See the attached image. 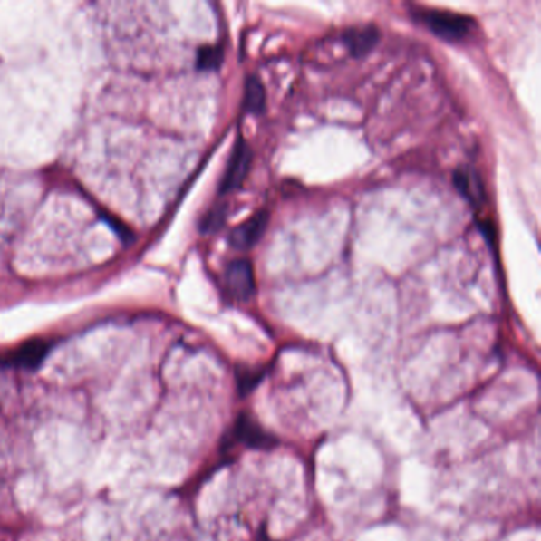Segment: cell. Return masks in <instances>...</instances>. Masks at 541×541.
<instances>
[{
    "instance_id": "6da1fadb",
    "label": "cell",
    "mask_w": 541,
    "mask_h": 541,
    "mask_svg": "<svg viewBox=\"0 0 541 541\" xmlns=\"http://www.w3.org/2000/svg\"><path fill=\"white\" fill-rule=\"evenodd\" d=\"M420 18L439 39L454 43L467 39L475 27V21L469 16L451 12L427 10L420 14Z\"/></svg>"
},
{
    "instance_id": "7a4b0ae2",
    "label": "cell",
    "mask_w": 541,
    "mask_h": 541,
    "mask_svg": "<svg viewBox=\"0 0 541 541\" xmlns=\"http://www.w3.org/2000/svg\"><path fill=\"white\" fill-rule=\"evenodd\" d=\"M253 164V151L243 137H238L230 154L227 169L221 179L219 194H229L242 188Z\"/></svg>"
},
{
    "instance_id": "3957f363",
    "label": "cell",
    "mask_w": 541,
    "mask_h": 541,
    "mask_svg": "<svg viewBox=\"0 0 541 541\" xmlns=\"http://www.w3.org/2000/svg\"><path fill=\"white\" fill-rule=\"evenodd\" d=\"M224 285L234 299L246 302L256 293L255 267L248 259L230 262L224 272Z\"/></svg>"
},
{
    "instance_id": "277c9868",
    "label": "cell",
    "mask_w": 541,
    "mask_h": 541,
    "mask_svg": "<svg viewBox=\"0 0 541 541\" xmlns=\"http://www.w3.org/2000/svg\"><path fill=\"white\" fill-rule=\"evenodd\" d=\"M232 443H243L249 448L257 449H270L276 446V437L268 433L264 427L257 424V420L249 413H242L237 418L232 433Z\"/></svg>"
},
{
    "instance_id": "5b68a950",
    "label": "cell",
    "mask_w": 541,
    "mask_h": 541,
    "mask_svg": "<svg viewBox=\"0 0 541 541\" xmlns=\"http://www.w3.org/2000/svg\"><path fill=\"white\" fill-rule=\"evenodd\" d=\"M50 353V343L45 340H29L21 344L16 350L0 356L2 367H14V369L34 370L42 365Z\"/></svg>"
},
{
    "instance_id": "8992f818",
    "label": "cell",
    "mask_w": 541,
    "mask_h": 541,
    "mask_svg": "<svg viewBox=\"0 0 541 541\" xmlns=\"http://www.w3.org/2000/svg\"><path fill=\"white\" fill-rule=\"evenodd\" d=\"M268 215L267 210H261L256 213L255 217H249L245 223L237 226L236 229L230 232L229 243L232 248L237 251H248L257 245L262 236L267 229Z\"/></svg>"
},
{
    "instance_id": "52a82bcc",
    "label": "cell",
    "mask_w": 541,
    "mask_h": 541,
    "mask_svg": "<svg viewBox=\"0 0 541 541\" xmlns=\"http://www.w3.org/2000/svg\"><path fill=\"white\" fill-rule=\"evenodd\" d=\"M344 46L351 56L363 58L375 48L380 40V31L375 26L350 27L342 35Z\"/></svg>"
},
{
    "instance_id": "ba28073f",
    "label": "cell",
    "mask_w": 541,
    "mask_h": 541,
    "mask_svg": "<svg viewBox=\"0 0 541 541\" xmlns=\"http://www.w3.org/2000/svg\"><path fill=\"white\" fill-rule=\"evenodd\" d=\"M454 186L458 191L473 205L481 204L484 200V188L481 179L475 170L460 167L454 172Z\"/></svg>"
},
{
    "instance_id": "9c48e42d",
    "label": "cell",
    "mask_w": 541,
    "mask_h": 541,
    "mask_svg": "<svg viewBox=\"0 0 541 541\" xmlns=\"http://www.w3.org/2000/svg\"><path fill=\"white\" fill-rule=\"evenodd\" d=\"M245 110L251 115L259 116L266 111V90L259 78L248 75L245 80Z\"/></svg>"
},
{
    "instance_id": "30bf717a",
    "label": "cell",
    "mask_w": 541,
    "mask_h": 541,
    "mask_svg": "<svg viewBox=\"0 0 541 541\" xmlns=\"http://www.w3.org/2000/svg\"><path fill=\"white\" fill-rule=\"evenodd\" d=\"M221 46H202L198 52V67L200 71H217L223 64Z\"/></svg>"
},
{
    "instance_id": "8fae6325",
    "label": "cell",
    "mask_w": 541,
    "mask_h": 541,
    "mask_svg": "<svg viewBox=\"0 0 541 541\" xmlns=\"http://www.w3.org/2000/svg\"><path fill=\"white\" fill-rule=\"evenodd\" d=\"M262 378H264V370L243 367L237 370V388L240 391V394H249L262 382Z\"/></svg>"
},
{
    "instance_id": "7c38bea8",
    "label": "cell",
    "mask_w": 541,
    "mask_h": 541,
    "mask_svg": "<svg viewBox=\"0 0 541 541\" xmlns=\"http://www.w3.org/2000/svg\"><path fill=\"white\" fill-rule=\"evenodd\" d=\"M226 219H227V207L226 205H217L204 217L202 226H200L202 232H217V230L223 227Z\"/></svg>"
}]
</instances>
